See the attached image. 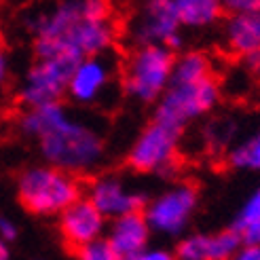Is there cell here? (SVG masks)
I'll use <instances>...</instances> for the list:
<instances>
[{
    "instance_id": "1",
    "label": "cell",
    "mask_w": 260,
    "mask_h": 260,
    "mask_svg": "<svg viewBox=\"0 0 260 260\" xmlns=\"http://www.w3.org/2000/svg\"><path fill=\"white\" fill-rule=\"evenodd\" d=\"M36 57L104 55L114 43L108 0H61L28 21Z\"/></svg>"
},
{
    "instance_id": "2",
    "label": "cell",
    "mask_w": 260,
    "mask_h": 260,
    "mask_svg": "<svg viewBox=\"0 0 260 260\" xmlns=\"http://www.w3.org/2000/svg\"><path fill=\"white\" fill-rule=\"evenodd\" d=\"M21 129L38 140L45 161L63 172H87L104 157V140L95 129L76 121L61 104L30 108L21 116Z\"/></svg>"
},
{
    "instance_id": "3",
    "label": "cell",
    "mask_w": 260,
    "mask_h": 260,
    "mask_svg": "<svg viewBox=\"0 0 260 260\" xmlns=\"http://www.w3.org/2000/svg\"><path fill=\"white\" fill-rule=\"evenodd\" d=\"M17 197L30 214L53 216L81 199V184L70 172L57 167H32L17 182Z\"/></svg>"
},
{
    "instance_id": "4",
    "label": "cell",
    "mask_w": 260,
    "mask_h": 260,
    "mask_svg": "<svg viewBox=\"0 0 260 260\" xmlns=\"http://www.w3.org/2000/svg\"><path fill=\"white\" fill-rule=\"evenodd\" d=\"M176 57L163 45L136 47L125 63V93L142 104H157L172 83Z\"/></svg>"
},
{
    "instance_id": "5",
    "label": "cell",
    "mask_w": 260,
    "mask_h": 260,
    "mask_svg": "<svg viewBox=\"0 0 260 260\" xmlns=\"http://www.w3.org/2000/svg\"><path fill=\"white\" fill-rule=\"evenodd\" d=\"M220 102V85L216 76L190 83H170L163 98L154 106V121L184 129L188 123L212 112Z\"/></svg>"
},
{
    "instance_id": "6",
    "label": "cell",
    "mask_w": 260,
    "mask_h": 260,
    "mask_svg": "<svg viewBox=\"0 0 260 260\" xmlns=\"http://www.w3.org/2000/svg\"><path fill=\"white\" fill-rule=\"evenodd\" d=\"M79 61L81 59L68 55L36 57L17 91L19 104H23L25 110L59 104V100L68 93L72 72Z\"/></svg>"
},
{
    "instance_id": "7",
    "label": "cell",
    "mask_w": 260,
    "mask_h": 260,
    "mask_svg": "<svg viewBox=\"0 0 260 260\" xmlns=\"http://www.w3.org/2000/svg\"><path fill=\"white\" fill-rule=\"evenodd\" d=\"M182 132L161 121H150L142 134L136 138L132 150L127 154V163L132 170L142 174H167L174 170Z\"/></svg>"
},
{
    "instance_id": "8",
    "label": "cell",
    "mask_w": 260,
    "mask_h": 260,
    "mask_svg": "<svg viewBox=\"0 0 260 260\" xmlns=\"http://www.w3.org/2000/svg\"><path fill=\"white\" fill-rule=\"evenodd\" d=\"M180 17L172 0H142L129 23V38L136 47L163 45L172 51L182 47Z\"/></svg>"
},
{
    "instance_id": "9",
    "label": "cell",
    "mask_w": 260,
    "mask_h": 260,
    "mask_svg": "<svg viewBox=\"0 0 260 260\" xmlns=\"http://www.w3.org/2000/svg\"><path fill=\"white\" fill-rule=\"evenodd\" d=\"M199 192L192 184H176L161 197L150 201L144 210L148 226L165 233V235H178V233L188 224V220L197 207Z\"/></svg>"
},
{
    "instance_id": "10",
    "label": "cell",
    "mask_w": 260,
    "mask_h": 260,
    "mask_svg": "<svg viewBox=\"0 0 260 260\" xmlns=\"http://www.w3.org/2000/svg\"><path fill=\"white\" fill-rule=\"evenodd\" d=\"M104 229V216L89 199H79L59 214V233L70 256L83 245L95 241Z\"/></svg>"
},
{
    "instance_id": "11",
    "label": "cell",
    "mask_w": 260,
    "mask_h": 260,
    "mask_svg": "<svg viewBox=\"0 0 260 260\" xmlns=\"http://www.w3.org/2000/svg\"><path fill=\"white\" fill-rule=\"evenodd\" d=\"M89 201L98 207L104 218L110 216L114 220L134 212H144L148 205L144 194L129 192L123 186V182L112 176L98 178L89 186Z\"/></svg>"
},
{
    "instance_id": "12",
    "label": "cell",
    "mask_w": 260,
    "mask_h": 260,
    "mask_svg": "<svg viewBox=\"0 0 260 260\" xmlns=\"http://www.w3.org/2000/svg\"><path fill=\"white\" fill-rule=\"evenodd\" d=\"M112 79V61L106 55L85 57L76 63L72 72L68 95L79 104H93Z\"/></svg>"
},
{
    "instance_id": "13",
    "label": "cell",
    "mask_w": 260,
    "mask_h": 260,
    "mask_svg": "<svg viewBox=\"0 0 260 260\" xmlns=\"http://www.w3.org/2000/svg\"><path fill=\"white\" fill-rule=\"evenodd\" d=\"M148 235L150 226L144 212H134L114 220L108 241L123 260H136L138 256L144 254Z\"/></svg>"
},
{
    "instance_id": "14",
    "label": "cell",
    "mask_w": 260,
    "mask_h": 260,
    "mask_svg": "<svg viewBox=\"0 0 260 260\" xmlns=\"http://www.w3.org/2000/svg\"><path fill=\"white\" fill-rule=\"evenodd\" d=\"M224 45L243 59L260 55V13H233L224 23Z\"/></svg>"
},
{
    "instance_id": "15",
    "label": "cell",
    "mask_w": 260,
    "mask_h": 260,
    "mask_svg": "<svg viewBox=\"0 0 260 260\" xmlns=\"http://www.w3.org/2000/svg\"><path fill=\"white\" fill-rule=\"evenodd\" d=\"M180 23L186 28H210L222 17V0H172Z\"/></svg>"
},
{
    "instance_id": "16",
    "label": "cell",
    "mask_w": 260,
    "mask_h": 260,
    "mask_svg": "<svg viewBox=\"0 0 260 260\" xmlns=\"http://www.w3.org/2000/svg\"><path fill=\"white\" fill-rule=\"evenodd\" d=\"M212 61L201 51H184L182 55L176 57L174 63V83H190V81H201L212 76Z\"/></svg>"
},
{
    "instance_id": "17",
    "label": "cell",
    "mask_w": 260,
    "mask_h": 260,
    "mask_svg": "<svg viewBox=\"0 0 260 260\" xmlns=\"http://www.w3.org/2000/svg\"><path fill=\"white\" fill-rule=\"evenodd\" d=\"M231 229L239 233L245 245H260V188L245 201Z\"/></svg>"
},
{
    "instance_id": "18",
    "label": "cell",
    "mask_w": 260,
    "mask_h": 260,
    "mask_svg": "<svg viewBox=\"0 0 260 260\" xmlns=\"http://www.w3.org/2000/svg\"><path fill=\"white\" fill-rule=\"evenodd\" d=\"M229 165L235 170L260 172V129L229 152Z\"/></svg>"
},
{
    "instance_id": "19",
    "label": "cell",
    "mask_w": 260,
    "mask_h": 260,
    "mask_svg": "<svg viewBox=\"0 0 260 260\" xmlns=\"http://www.w3.org/2000/svg\"><path fill=\"white\" fill-rule=\"evenodd\" d=\"M241 235L237 231L226 229L218 235H212V245H210V260H231L233 254L239 252L241 245Z\"/></svg>"
},
{
    "instance_id": "20",
    "label": "cell",
    "mask_w": 260,
    "mask_h": 260,
    "mask_svg": "<svg viewBox=\"0 0 260 260\" xmlns=\"http://www.w3.org/2000/svg\"><path fill=\"white\" fill-rule=\"evenodd\" d=\"M212 235H192L178 243L176 258L178 260H210Z\"/></svg>"
},
{
    "instance_id": "21",
    "label": "cell",
    "mask_w": 260,
    "mask_h": 260,
    "mask_svg": "<svg viewBox=\"0 0 260 260\" xmlns=\"http://www.w3.org/2000/svg\"><path fill=\"white\" fill-rule=\"evenodd\" d=\"M76 260H123L119 254L114 252L108 239H95L83 248H79L72 254Z\"/></svg>"
},
{
    "instance_id": "22",
    "label": "cell",
    "mask_w": 260,
    "mask_h": 260,
    "mask_svg": "<svg viewBox=\"0 0 260 260\" xmlns=\"http://www.w3.org/2000/svg\"><path fill=\"white\" fill-rule=\"evenodd\" d=\"M224 11L233 13H260V0H222Z\"/></svg>"
},
{
    "instance_id": "23",
    "label": "cell",
    "mask_w": 260,
    "mask_h": 260,
    "mask_svg": "<svg viewBox=\"0 0 260 260\" xmlns=\"http://www.w3.org/2000/svg\"><path fill=\"white\" fill-rule=\"evenodd\" d=\"M0 235H3L5 241L17 239V229H15V224H13L9 218H3V216H0Z\"/></svg>"
},
{
    "instance_id": "24",
    "label": "cell",
    "mask_w": 260,
    "mask_h": 260,
    "mask_svg": "<svg viewBox=\"0 0 260 260\" xmlns=\"http://www.w3.org/2000/svg\"><path fill=\"white\" fill-rule=\"evenodd\" d=\"M233 260H260V245H245Z\"/></svg>"
},
{
    "instance_id": "25",
    "label": "cell",
    "mask_w": 260,
    "mask_h": 260,
    "mask_svg": "<svg viewBox=\"0 0 260 260\" xmlns=\"http://www.w3.org/2000/svg\"><path fill=\"white\" fill-rule=\"evenodd\" d=\"M136 260H174L167 252H148V254H142Z\"/></svg>"
},
{
    "instance_id": "26",
    "label": "cell",
    "mask_w": 260,
    "mask_h": 260,
    "mask_svg": "<svg viewBox=\"0 0 260 260\" xmlns=\"http://www.w3.org/2000/svg\"><path fill=\"white\" fill-rule=\"evenodd\" d=\"M7 76H9V59H7V55L3 53V51H0V87L5 85Z\"/></svg>"
},
{
    "instance_id": "27",
    "label": "cell",
    "mask_w": 260,
    "mask_h": 260,
    "mask_svg": "<svg viewBox=\"0 0 260 260\" xmlns=\"http://www.w3.org/2000/svg\"><path fill=\"white\" fill-rule=\"evenodd\" d=\"M0 260H9V248L5 241H0Z\"/></svg>"
}]
</instances>
